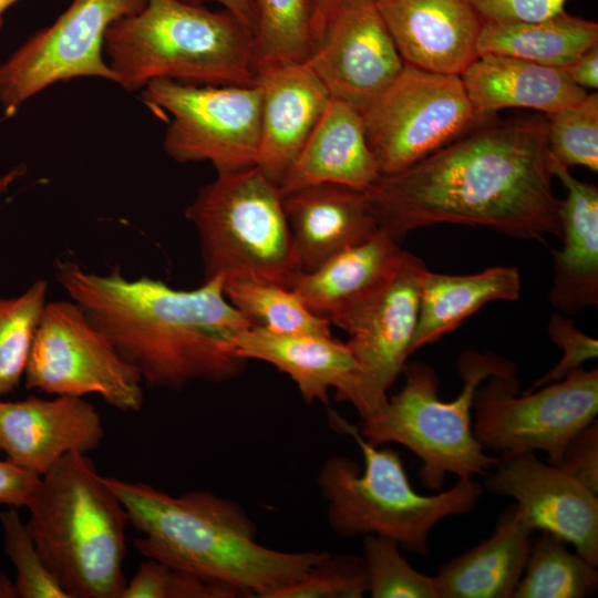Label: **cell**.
<instances>
[{"label": "cell", "mask_w": 598, "mask_h": 598, "mask_svg": "<svg viewBox=\"0 0 598 598\" xmlns=\"http://www.w3.org/2000/svg\"><path fill=\"white\" fill-rule=\"evenodd\" d=\"M342 0H309L312 20V37L315 47ZM315 49V48H313Z\"/></svg>", "instance_id": "7bdbcfd3"}, {"label": "cell", "mask_w": 598, "mask_h": 598, "mask_svg": "<svg viewBox=\"0 0 598 598\" xmlns=\"http://www.w3.org/2000/svg\"><path fill=\"white\" fill-rule=\"evenodd\" d=\"M360 113L381 175L410 167L480 120L460 75L405 62L396 79Z\"/></svg>", "instance_id": "7c38bea8"}, {"label": "cell", "mask_w": 598, "mask_h": 598, "mask_svg": "<svg viewBox=\"0 0 598 598\" xmlns=\"http://www.w3.org/2000/svg\"><path fill=\"white\" fill-rule=\"evenodd\" d=\"M598 495V424L594 421L564 447L557 466Z\"/></svg>", "instance_id": "f35d334b"}, {"label": "cell", "mask_w": 598, "mask_h": 598, "mask_svg": "<svg viewBox=\"0 0 598 598\" xmlns=\"http://www.w3.org/2000/svg\"><path fill=\"white\" fill-rule=\"evenodd\" d=\"M551 172L566 197L560 200L563 247L553 250L548 299L557 310L573 315L598 305V188L574 177L553 157Z\"/></svg>", "instance_id": "603a6c76"}, {"label": "cell", "mask_w": 598, "mask_h": 598, "mask_svg": "<svg viewBox=\"0 0 598 598\" xmlns=\"http://www.w3.org/2000/svg\"><path fill=\"white\" fill-rule=\"evenodd\" d=\"M236 355L260 360L276 367L296 383L307 404L329 403V391L336 389L338 401L350 396L358 367L347 342L332 336L276 332L250 326L234 341Z\"/></svg>", "instance_id": "44dd1931"}, {"label": "cell", "mask_w": 598, "mask_h": 598, "mask_svg": "<svg viewBox=\"0 0 598 598\" xmlns=\"http://www.w3.org/2000/svg\"><path fill=\"white\" fill-rule=\"evenodd\" d=\"M404 251L379 228L315 270L298 271L290 289L311 312L336 326L392 277Z\"/></svg>", "instance_id": "7402d4cb"}, {"label": "cell", "mask_w": 598, "mask_h": 598, "mask_svg": "<svg viewBox=\"0 0 598 598\" xmlns=\"http://www.w3.org/2000/svg\"><path fill=\"white\" fill-rule=\"evenodd\" d=\"M534 532L516 504L508 507L489 538L440 567L435 576L439 598H511L523 576Z\"/></svg>", "instance_id": "484cf974"}, {"label": "cell", "mask_w": 598, "mask_h": 598, "mask_svg": "<svg viewBox=\"0 0 598 598\" xmlns=\"http://www.w3.org/2000/svg\"><path fill=\"white\" fill-rule=\"evenodd\" d=\"M380 175L360 111L331 97L279 189L286 194L309 185L334 183L364 190Z\"/></svg>", "instance_id": "cb8c5ba5"}, {"label": "cell", "mask_w": 598, "mask_h": 598, "mask_svg": "<svg viewBox=\"0 0 598 598\" xmlns=\"http://www.w3.org/2000/svg\"><path fill=\"white\" fill-rule=\"evenodd\" d=\"M306 62L332 99L359 111L404 65L374 0H342Z\"/></svg>", "instance_id": "9a60e30c"}, {"label": "cell", "mask_w": 598, "mask_h": 598, "mask_svg": "<svg viewBox=\"0 0 598 598\" xmlns=\"http://www.w3.org/2000/svg\"><path fill=\"white\" fill-rule=\"evenodd\" d=\"M104 51L115 83L142 90L155 80L196 85H252V34L229 11L183 0H146L113 22Z\"/></svg>", "instance_id": "5b68a950"}, {"label": "cell", "mask_w": 598, "mask_h": 598, "mask_svg": "<svg viewBox=\"0 0 598 598\" xmlns=\"http://www.w3.org/2000/svg\"><path fill=\"white\" fill-rule=\"evenodd\" d=\"M104 435L100 413L83 398L0 399V451L39 476L66 454L96 450Z\"/></svg>", "instance_id": "e0dca14e"}, {"label": "cell", "mask_w": 598, "mask_h": 598, "mask_svg": "<svg viewBox=\"0 0 598 598\" xmlns=\"http://www.w3.org/2000/svg\"><path fill=\"white\" fill-rule=\"evenodd\" d=\"M547 331L550 340L561 349L563 355L559 362L537 379L527 391L560 381L598 355L597 340L580 331L569 318L553 313Z\"/></svg>", "instance_id": "74e56055"}, {"label": "cell", "mask_w": 598, "mask_h": 598, "mask_svg": "<svg viewBox=\"0 0 598 598\" xmlns=\"http://www.w3.org/2000/svg\"><path fill=\"white\" fill-rule=\"evenodd\" d=\"M21 0H0V29L2 28L3 23H4V13L7 12V10L9 8H11L12 6H14L17 2H19Z\"/></svg>", "instance_id": "7dc6e473"}, {"label": "cell", "mask_w": 598, "mask_h": 598, "mask_svg": "<svg viewBox=\"0 0 598 598\" xmlns=\"http://www.w3.org/2000/svg\"><path fill=\"white\" fill-rule=\"evenodd\" d=\"M565 544L546 532L532 542L513 598H584L596 591V566L570 553Z\"/></svg>", "instance_id": "f546056e"}, {"label": "cell", "mask_w": 598, "mask_h": 598, "mask_svg": "<svg viewBox=\"0 0 598 598\" xmlns=\"http://www.w3.org/2000/svg\"><path fill=\"white\" fill-rule=\"evenodd\" d=\"M515 364L491 352L467 350L457 368L463 380L460 394L441 401L435 370L425 362L406 363L405 382L374 416L362 420L360 434L372 445L399 443L421 461L420 478L430 489L440 491L446 474L458 478L486 475L499 461L487 455L473 432L472 409L477 388L489 377Z\"/></svg>", "instance_id": "52a82bcc"}, {"label": "cell", "mask_w": 598, "mask_h": 598, "mask_svg": "<svg viewBox=\"0 0 598 598\" xmlns=\"http://www.w3.org/2000/svg\"><path fill=\"white\" fill-rule=\"evenodd\" d=\"M25 172L27 166L24 164H19L0 175V197L6 194L8 189L25 174Z\"/></svg>", "instance_id": "f6af8a7d"}, {"label": "cell", "mask_w": 598, "mask_h": 598, "mask_svg": "<svg viewBox=\"0 0 598 598\" xmlns=\"http://www.w3.org/2000/svg\"><path fill=\"white\" fill-rule=\"evenodd\" d=\"M485 487L516 501L535 529L571 544L577 554L598 566V497L561 468L544 463L534 452L499 456Z\"/></svg>", "instance_id": "2e32d148"}, {"label": "cell", "mask_w": 598, "mask_h": 598, "mask_svg": "<svg viewBox=\"0 0 598 598\" xmlns=\"http://www.w3.org/2000/svg\"><path fill=\"white\" fill-rule=\"evenodd\" d=\"M3 548L13 564L19 598H69L41 556L19 508L0 511Z\"/></svg>", "instance_id": "e575fe53"}, {"label": "cell", "mask_w": 598, "mask_h": 598, "mask_svg": "<svg viewBox=\"0 0 598 598\" xmlns=\"http://www.w3.org/2000/svg\"><path fill=\"white\" fill-rule=\"evenodd\" d=\"M0 598H19L16 584L0 573Z\"/></svg>", "instance_id": "bcb514c9"}, {"label": "cell", "mask_w": 598, "mask_h": 598, "mask_svg": "<svg viewBox=\"0 0 598 598\" xmlns=\"http://www.w3.org/2000/svg\"><path fill=\"white\" fill-rule=\"evenodd\" d=\"M313 48L309 0H255L252 62L256 73L303 62Z\"/></svg>", "instance_id": "f1b7e54d"}, {"label": "cell", "mask_w": 598, "mask_h": 598, "mask_svg": "<svg viewBox=\"0 0 598 598\" xmlns=\"http://www.w3.org/2000/svg\"><path fill=\"white\" fill-rule=\"evenodd\" d=\"M56 281L151 388L178 390L197 381L237 378L247 361L235 353V338L251 322L226 298L221 276L194 289L161 279H131L115 267L89 271L58 260Z\"/></svg>", "instance_id": "7a4b0ae2"}, {"label": "cell", "mask_w": 598, "mask_h": 598, "mask_svg": "<svg viewBox=\"0 0 598 598\" xmlns=\"http://www.w3.org/2000/svg\"><path fill=\"white\" fill-rule=\"evenodd\" d=\"M40 476L29 472L9 460H0V505L7 507H27Z\"/></svg>", "instance_id": "60d3db41"}, {"label": "cell", "mask_w": 598, "mask_h": 598, "mask_svg": "<svg viewBox=\"0 0 598 598\" xmlns=\"http://www.w3.org/2000/svg\"><path fill=\"white\" fill-rule=\"evenodd\" d=\"M363 558L372 598H439L435 576L415 570L394 540L365 535Z\"/></svg>", "instance_id": "d6a6232c"}, {"label": "cell", "mask_w": 598, "mask_h": 598, "mask_svg": "<svg viewBox=\"0 0 598 598\" xmlns=\"http://www.w3.org/2000/svg\"><path fill=\"white\" fill-rule=\"evenodd\" d=\"M193 4L217 2L233 13L252 34L255 24V0H183Z\"/></svg>", "instance_id": "ee69618b"}, {"label": "cell", "mask_w": 598, "mask_h": 598, "mask_svg": "<svg viewBox=\"0 0 598 598\" xmlns=\"http://www.w3.org/2000/svg\"><path fill=\"white\" fill-rule=\"evenodd\" d=\"M368 592L363 556L329 553L301 577L270 591L265 598H360Z\"/></svg>", "instance_id": "d590c367"}, {"label": "cell", "mask_w": 598, "mask_h": 598, "mask_svg": "<svg viewBox=\"0 0 598 598\" xmlns=\"http://www.w3.org/2000/svg\"><path fill=\"white\" fill-rule=\"evenodd\" d=\"M547 121L522 118L466 132L364 189L379 228L398 243L421 227L480 226L546 244L561 237Z\"/></svg>", "instance_id": "6da1fadb"}, {"label": "cell", "mask_w": 598, "mask_h": 598, "mask_svg": "<svg viewBox=\"0 0 598 598\" xmlns=\"http://www.w3.org/2000/svg\"><path fill=\"white\" fill-rule=\"evenodd\" d=\"M483 21H539L563 13L567 0H470Z\"/></svg>", "instance_id": "ab89813d"}, {"label": "cell", "mask_w": 598, "mask_h": 598, "mask_svg": "<svg viewBox=\"0 0 598 598\" xmlns=\"http://www.w3.org/2000/svg\"><path fill=\"white\" fill-rule=\"evenodd\" d=\"M205 279L221 276L290 288L299 271L279 186L257 166L218 173L185 209Z\"/></svg>", "instance_id": "ba28073f"}, {"label": "cell", "mask_w": 598, "mask_h": 598, "mask_svg": "<svg viewBox=\"0 0 598 598\" xmlns=\"http://www.w3.org/2000/svg\"><path fill=\"white\" fill-rule=\"evenodd\" d=\"M247 597L230 585L150 559L126 581L121 598H236Z\"/></svg>", "instance_id": "8d00e7d4"}, {"label": "cell", "mask_w": 598, "mask_h": 598, "mask_svg": "<svg viewBox=\"0 0 598 598\" xmlns=\"http://www.w3.org/2000/svg\"><path fill=\"white\" fill-rule=\"evenodd\" d=\"M104 480L141 533L133 544L144 557L230 585L247 597L265 598L328 555L259 544L246 511L210 491L172 495L143 482Z\"/></svg>", "instance_id": "3957f363"}, {"label": "cell", "mask_w": 598, "mask_h": 598, "mask_svg": "<svg viewBox=\"0 0 598 598\" xmlns=\"http://www.w3.org/2000/svg\"><path fill=\"white\" fill-rule=\"evenodd\" d=\"M460 76L480 118L506 107L533 109L550 115L587 94L565 69L509 55L480 54Z\"/></svg>", "instance_id": "d4e9b609"}, {"label": "cell", "mask_w": 598, "mask_h": 598, "mask_svg": "<svg viewBox=\"0 0 598 598\" xmlns=\"http://www.w3.org/2000/svg\"><path fill=\"white\" fill-rule=\"evenodd\" d=\"M598 45V24L563 13L539 21H485L476 51L565 69Z\"/></svg>", "instance_id": "83f0119b"}, {"label": "cell", "mask_w": 598, "mask_h": 598, "mask_svg": "<svg viewBox=\"0 0 598 598\" xmlns=\"http://www.w3.org/2000/svg\"><path fill=\"white\" fill-rule=\"evenodd\" d=\"M23 379L27 390L96 394L124 413L138 412L144 403L137 370L72 299L47 301Z\"/></svg>", "instance_id": "8fae6325"}, {"label": "cell", "mask_w": 598, "mask_h": 598, "mask_svg": "<svg viewBox=\"0 0 598 598\" xmlns=\"http://www.w3.org/2000/svg\"><path fill=\"white\" fill-rule=\"evenodd\" d=\"M569 78L582 89L598 87V45L581 54L565 68Z\"/></svg>", "instance_id": "b9f144b4"}, {"label": "cell", "mask_w": 598, "mask_h": 598, "mask_svg": "<svg viewBox=\"0 0 598 598\" xmlns=\"http://www.w3.org/2000/svg\"><path fill=\"white\" fill-rule=\"evenodd\" d=\"M143 103L169 115L165 153L178 163L209 162L218 173L256 165L260 145L261 92L252 85H196L155 80Z\"/></svg>", "instance_id": "30bf717a"}, {"label": "cell", "mask_w": 598, "mask_h": 598, "mask_svg": "<svg viewBox=\"0 0 598 598\" xmlns=\"http://www.w3.org/2000/svg\"><path fill=\"white\" fill-rule=\"evenodd\" d=\"M48 287L38 279L19 296L0 297V399L13 393L24 378Z\"/></svg>", "instance_id": "1f68e13d"}, {"label": "cell", "mask_w": 598, "mask_h": 598, "mask_svg": "<svg viewBox=\"0 0 598 598\" xmlns=\"http://www.w3.org/2000/svg\"><path fill=\"white\" fill-rule=\"evenodd\" d=\"M227 300L252 326L285 333L332 336L331 323L311 312L290 288L258 280H223Z\"/></svg>", "instance_id": "4dcf8cb0"}, {"label": "cell", "mask_w": 598, "mask_h": 598, "mask_svg": "<svg viewBox=\"0 0 598 598\" xmlns=\"http://www.w3.org/2000/svg\"><path fill=\"white\" fill-rule=\"evenodd\" d=\"M330 425L350 435L364 462L360 466L342 455H331L320 467L317 484L327 501L330 528L341 536L378 535L390 538L404 550L427 554L432 528L443 518L472 512L483 493L473 478L439 494L424 496L410 484L400 455L392 448H378L359 427L336 411H329Z\"/></svg>", "instance_id": "8992f818"}, {"label": "cell", "mask_w": 598, "mask_h": 598, "mask_svg": "<svg viewBox=\"0 0 598 598\" xmlns=\"http://www.w3.org/2000/svg\"><path fill=\"white\" fill-rule=\"evenodd\" d=\"M516 373L514 367L493 374L477 388L474 435L499 456L542 451L547 463L558 466L567 442L596 421L598 370L581 368L522 396Z\"/></svg>", "instance_id": "9c48e42d"}, {"label": "cell", "mask_w": 598, "mask_h": 598, "mask_svg": "<svg viewBox=\"0 0 598 598\" xmlns=\"http://www.w3.org/2000/svg\"><path fill=\"white\" fill-rule=\"evenodd\" d=\"M299 271L309 272L379 229L364 190L320 183L282 194Z\"/></svg>", "instance_id": "ffe728a7"}, {"label": "cell", "mask_w": 598, "mask_h": 598, "mask_svg": "<svg viewBox=\"0 0 598 598\" xmlns=\"http://www.w3.org/2000/svg\"><path fill=\"white\" fill-rule=\"evenodd\" d=\"M27 525L69 598H121L126 511L86 454L61 457L40 476Z\"/></svg>", "instance_id": "277c9868"}, {"label": "cell", "mask_w": 598, "mask_h": 598, "mask_svg": "<svg viewBox=\"0 0 598 598\" xmlns=\"http://www.w3.org/2000/svg\"><path fill=\"white\" fill-rule=\"evenodd\" d=\"M426 268L421 258L404 251L392 277L336 324L349 334L347 344L358 367L347 402L362 420L384 408L388 390L413 353L421 279Z\"/></svg>", "instance_id": "5bb4252c"}, {"label": "cell", "mask_w": 598, "mask_h": 598, "mask_svg": "<svg viewBox=\"0 0 598 598\" xmlns=\"http://www.w3.org/2000/svg\"><path fill=\"white\" fill-rule=\"evenodd\" d=\"M522 281L514 267H491L477 274L423 272L412 352L455 330L466 318L492 301H514Z\"/></svg>", "instance_id": "4316f807"}, {"label": "cell", "mask_w": 598, "mask_h": 598, "mask_svg": "<svg viewBox=\"0 0 598 598\" xmlns=\"http://www.w3.org/2000/svg\"><path fill=\"white\" fill-rule=\"evenodd\" d=\"M146 0H72L50 25L37 31L0 63V106L12 117L52 84L76 78L115 83L104 59L110 25L141 11Z\"/></svg>", "instance_id": "4fadbf2b"}, {"label": "cell", "mask_w": 598, "mask_h": 598, "mask_svg": "<svg viewBox=\"0 0 598 598\" xmlns=\"http://www.w3.org/2000/svg\"><path fill=\"white\" fill-rule=\"evenodd\" d=\"M255 84L261 92L260 145L255 166L279 186L331 96L306 61L260 70Z\"/></svg>", "instance_id": "d6986e66"}, {"label": "cell", "mask_w": 598, "mask_h": 598, "mask_svg": "<svg viewBox=\"0 0 598 598\" xmlns=\"http://www.w3.org/2000/svg\"><path fill=\"white\" fill-rule=\"evenodd\" d=\"M405 63L461 75L477 56L483 19L470 0H374Z\"/></svg>", "instance_id": "ac0fdd59"}, {"label": "cell", "mask_w": 598, "mask_h": 598, "mask_svg": "<svg viewBox=\"0 0 598 598\" xmlns=\"http://www.w3.org/2000/svg\"><path fill=\"white\" fill-rule=\"evenodd\" d=\"M548 116L547 140L551 157L559 164L598 172V94Z\"/></svg>", "instance_id": "836d02e7"}]
</instances>
